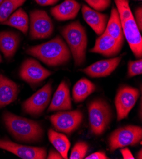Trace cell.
<instances>
[{
  "mask_svg": "<svg viewBox=\"0 0 142 159\" xmlns=\"http://www.w3.org/2000/svg\"><path fill=\"white\" fill-rule=\"evenodd\" d=\"M35 2L38 5L45 7V6H51L56 4L59 0H35Z\"/></svg>",
  "mask_w": 142,
  "mask_h": 159,
  "instance_id": "30",
  "label": "cell"
},
{
  "mask_svg": "<svg viewBox=\"0 0 142 159\" xmlns=\"http://www.w3.org/2000/svg\"><path fill=\"white\" fill-rule=\"evenodd\" d=\"M142 129L138 125H129L114 131L108 138L110 150H115L128 146H135L141 142Z\"/></svg>",
  "mask_w": 142,
  "mask_h": 159,
  "instance_id": "6",
  "label": "cell"
},
{
  "mask_svg": "<svg viewBox=\"0 0 142 159\" xmlns=\"http://www.w3.org/2000/svg\"><path fill=\"white\" fill-rule=\"evenodd\" d=\"M142 73V60L138 58L136 60H131L128 63V76L133 77Z\"/></svg>",
  "mask_w": 142,
  "mask_h": 159,
  "instance_id": "26",
  "label": "cell"
},
{
  "mask_svg": "<svg viewBox=\"0 0 142 159\" xmlns=\"http://www.w3.org/2000/svg\"><path fill=\"white\" fill-rule=\"evenodd\" d=\"M82 13L86 22L97 35H101L105 32L108 22V15L101 13L86 5H84L82 7Z\"/></svg>",
  "mask_w": 142,
  "mask_h": 159,
  "instance_id": "15",
  "label": "cell"
},
{
  "mask_svg": "<svg viewBox=\"0 0 142 159\" xmlns=\"http://www.w3.org/2000/svg\"><path fill=\"white\" fill-rule=\"evenodd\" d=\"M89 146L84 141L77 142L74 145L70 156V159H82L84 158L88 151Z\"/></svg>",
  "mask_w": 142,
  "mask_h": 159,
  "instance_id": "25",
  "label": "cell"
},
{
  "mask_svg": "<svg viewBox=\"0 0 142 159\" xmlns=\"http://www.w3.org/2000/svg\"><path fill=\"white\" fill-rule=\"evenodd\" d=\"M52 92V83L49 82L24 102V112L33 116L41 115L51 102Z\"/></svg>",
  "mask_w": 142,
  "mask_h": 159,
  "instance_id": "9",
  "label": "cell"
},
{
  "mask_svg": "<svg viewBox=\"0 0 142 159\" xmlns=\"http://www.w3.org/2000/svg\"><path fill=\"white\" fill-rule=\"evenodd\" d=\"M120 153L124 159H134V156L132 155L131 152L128 148L120 149Z\"/></svg>",
  "mask_w": 142,
  "mask_h": 159,
  "instance_id": "31",
  "label": "cell"
},
{
  "mask_svg": "<svg viewBox=\"0 0 142 159\" xmlns=\"http://www.w3.org/2000/svg\"><path fill=\"white\" fill-rule=\"evenodd\" d=\"M139 95V90L131 86H123L119 89L115 98L117 120H122L128 117L135 107Z\"/></svg>",
  "mask_w": 142,
  "mask_h": 159,
  "instance_id": "8",
  "label": "cell"
},
{
  "mask_svg": "<svg viewBox=\"0 0 142 159\" xmlns=\"http://www.w3.org/2000/svg\"><path fill=\"white\" fill-rule=\"evenodd\" d=\"M135 20L140 32L142 30V7H138L135 10Z\"/></svg>",
  "mask_w": 142,
  "mask_h": 159,
  "instance_id": "28",
  "label": "cell"
},
{
  "mask_svg": "<svg viewBox=\"0 0 142 159\" xmlns=\"http://www.w3.org/2000/svg\"><path fill=\"white\" fill-rule=\"evenodd\" d=\"M89 119L91 132L96 136L105 133L111 122L112 112L110 105L103 100L91 102L88 106Z\"/></svg>",
  "mask_w": 142,
  "mask_h": 159,
  "instance_id": "5",
  "label": "cell"
},
{
  "mask_svg": "<svg viewBox=\"0 0 142 159\" xmlns=\"http://www.w3.org/2000/svg\"><path fill=\"white\" fill-rule=\"evenodd\" d=\"M21 41L18 34L11 30L0 32V50L7 58H12L16 53Z\"/></svg>",
  "mask_w": 142,
  "mask_h": 159,
  "instance_id": "19",
  "label": "cell"
},
{
  "mask_svg": "<svg viewBox=\"0 0 142 159\" xmlns=\"http://www.w3.org/2000/svg\"><path fill=\"white\" fill-rule=\"evenodd\" d=\"M27 0H3L0 4V23L6 21L10 16Z\"/></svg>",
  "mask_w": 142,
  "mask_h": 159,
  "instance_id": "24",
  "label": "cell"
},
{
  "mask_svg": "<svg viewBox=\"0 0 142 159\" xmlns=\"http://www.w3.org/2000/svg\"><path fill=\"white\" fill-rule=\"evenodd\" d=\"M138 1H141V0H138Z\"/></svg>",
  "mask_w": 142,
  "mask_h": 159,
  "instance_id": "36",
  "label": "cell"
},
{
  "mask_svg": "<svg viewBox=\"0 0 142 159\" xmlns=\"http://www.w3.org/2000/svg\"><path fill=\"white\" fill-rule=\"evenodd\" d=\"M47 158L48 159H62L63 158L61 154L54 150H51L49 153V155L47 157Z\"/></svg>",
  "mask_w": 142,
  "mask_h": 159,
  "instance_id": "32",
  "label": "cell"
},
{
  "mask_svg": "<svg viewBox=\"0 0 142 159\" xmlns=\"http://www.w3.org/2000/svg\"><path fill=\"white\" fill-rule=\"evenodd\" d=\"M3 120L8 131L19 141L35 143L40 141L43 138L44 131L42 127L35 120L9 112L4 113Z\"/></svg>",
  "mask_w": 142,
  "mask_h": 159,
  "instance_id": "2",
  "label": "cell"
},
{
  "mask_svg": "<svg viewBox=\"0 0 142 159\" xmlns=\"http://www.w3.org/2000/svg\"><path fill=\"white\" fill-rule=\"evenodd\" d=\"M61 34L68 44L75 66L83 65L86 60L88 43L85 28L79 22L75 21L62 27Z\"/></svg>",
  "mask_w": 142,
  "mask_h": 159,
  "instance_id": "4",
  "label": "cell"
},
{
  "mask_svg": "<svg viewBox=\"0 0 142 159\" xmlns=\"http://www.w3.org/2000/svg\"><path fill=\"white\" fill-rule=\"evenodd\" d=\"M86 159H107L108 156L103 152H96L87 156Z\"/></svg>",
  "mask_w": 142,
  "mask_h": 159,
  "instance_id": "29",
  "label": "cell"
},
{
  "mask_svg": "<svg viewBox=\"0 0 142 159\" xmlns=\"http://www.w3.org/2000/svg\"><path fill=\"white\" fill-rule=\"evenodd\" d=\"M84 1L92 9L98 11L105 10L111 4V0H84Z\"/></svg>",
  "mask_w": 142,
  "mask_h": 159,
  "instance_id": "27",
  "label": "cell"
},
{
  "mask_svg": "<svg viewBox=\"0 0 142 159\" xmlns=\"http://www.w3.org/2000/svg\"><path fill=\"white\" fill-rule=\"evenodd\" d=\"M142 150H140L138 152V153H137V155H136V158H140V159H141L142 158Z\"/></svg>",
  "mask_w": 142,
  "mask_h": 159,
  "instance_id": "33",
  "label": "cell"
},
{
  "mask_svg": "<svg viewBox=\"0 0 142 159\" xmlns=\"http://www.w3.org/2000/svg\"><path fill=\"white\" fill-rule=\"evenodd\" d=\"M122 57L98 61L92 65L81 70L92 78L105 77L110 75L118 67Z\"/></svg>",
  "mask_w": 142,
  "mask_h": 159,
  "instance_id": "14",
  "label": "cell"
},
{
  "mask_svg": "<svg viewBox=\"0 0 142 159\" xmlns=\"http://www.w3.org/2000/svg\"><path fill=\"white\" fill-rule=\"evenodd\" d=\"M50 120L57 131L70 134L79 128L83 114L79 110L64 111L51 116Z\"/></svg>",
  "mask_w": 142,
  "mask_h": 159,
  "instance_id": "10",
  "label": "cell"
},
{
  "mask_svg": "<svg viewBox=\"0 0 142 159\" xmlns=\"http://www.w3.org/2000/svg\"><path fill=\"white\" fill-rule=\"evenodd\" d=\"M52 19L45 10H35L30 12V31L31 39H46L54 33Z\"/></svg>",
  "mask_w": 142,
  "mask_h": 159,
  "instance_id": "7",
  "label": "cell"
},
{
  "mask_svg": "<svg viewBox=\"0 0 142 159\" xmlns=\"http://www.w3.org/2000/svg\"><path fill=\"white\" fill-rule=\"evenodd\" d=\"M2 58L1 55H0V63H2Z\"/></svg>",
  "mask_w": 142,
  "mask_h": 159,
  "instance_id": "34",
  "label": "cell"
},
{
  "mask_svg": "<svg viewBox=\"0 0 142 159\" xmlns=\"http://www.w3.org/2000/svg\"><path fill=\"white\" fill-rule=\"evenodd\" d=\"M81 9V5L76 0H65L61 4L54 7L51 13L58 21L74 19Z\"/></svg>",
  "mask_w": 142,
  "mask_h": 159,
  "instance_id": "17",
  "label": "cell"
},
{
  "mask_svg": "<svg viewBox=\"0 0 142 159\" xmlns=\"http://www.w3.org/2000/svg\"><path fill=\"white\" fill-rule=\"evenodd\" d=\"M118 10L124 38L137 58L142 57V38L135 20L128 0H114Z\"/></svg>",
  "mask_w": 142,
  "mask_h": 159,
  "instance_id": "3",
  "label": "cell"
},
{
  "mask_svg": "<svg viewBox=\"0 0 142 159\" xmlns=\"http://www.w3.org/2000/svg\"><path fill=\"white\" fill-rule=\"evenodd\" d=\"M48 136L49 141L62 158H68V154L70 148V142L67 136L52 129L49 130Z\"/></svg>",
  "mask_w": 142,
  "mask_h": 159,
  "instance_id": "23",
  "label": "cell"
},
{
  "mask_svg": "<svg viewBox=\"0 0 142 159\" xmlns=\"http://www.w3.org/2000/svg\"><path fill=\"white\" fill-rule=\"evenodd\" d=\"M26 52L50 67L65 65L71 58L68 45L59 36L46 43L29 47Z\"/></svg>",
  "mask_w": 142,
  "mask_h": 159,
  "instance_id": "1",
  "label": "cell"
},
{
  "mask_svg": "<svg viewBox=\"0 0 142 159\" xmlns=\"http://www.w3.org/2000/svg\"><path fill=\"white\" fill-rule=\"evenodd\" d=\"M3 1V0H0V4H1V3Z\"/></svg>",
  "mask_w": 142,
  "mask_h": 159,
  "instance_id": "35",
  "label": "cell"
},
{
  "mask_svg": "<svg viewBox=\"0 0 142 159\" xmlns=\"http://www.w3.org/2000/svg\"><path fill=\"white\" fill-rule=\"evenodd\" d=\"M18 85L6 76L0 74V108L12 103L17 99Z\"/></svg>",
  "mask_w": 142,
  "mask_h": 159,
  "instance_id": "18",
  "label": "cell"
},
{
  "mask_svg": "<svg viewBox=\"0 0 142 159\" xmlns=\"http://www.w3.org/2000/svg\"><path fill=\"white\" fill-rule=\"evenodd\" d=\"M96 89V86L89 79L83 78L78 81L73 88V98L75 103L86 100Z\"/></svg>",
  "mask_w": 142,
  "mask_h": 159,
  "instance_id": "21",
  "label": "cell"
},
{
  "mask_svg": "<svg viewBox=\"0 0 142 159\" xmlns=\"http://www.w3.org/2000/svg\"><path fill=\"white\" fill-rule=\"evenodd\" d=\"M52 74L51 72L44 68L35 59H26L21 67L19 75L25 82L30 84L39 83Z\"/></svg>",
  "mask_w": 142,
  "mask_h": 159,
  "instance_id": "11",
  "label": "cell"
},
{
  "mask_svg": "<svg viewBox=\"0 0 142 159\" xmlns=\"http://www.w3.org/2000/svg\"><path fill=\"white\" fill-rule=\"evenodd\" d=\"M29 22L27 14L21 8L15 11L6 21L2 24L16 28L24 34H26L29 29Z\"/></svg>",
  "mask_w": 142,
  "mask_h": 159,
  "instance_id": "22",
  "label": "cell"
},
{
  "mask_svg": "<svg viewBox=\"0 0 142 159\" xmlns=\"http://www.w3.org/2000/svg\"><path fill=\"white\" fill-rule=\"evenodd\" d=\"M123 44L124 43L116 40L104 32L96 39L95 45L90 50V52L101 54L106 57H112L120 53Z\"/></svg>",
  "mask_w": 142,
  "mask_h": 159,
  "instance_id": "13",
  "label": "cell"
},
{
  "mask_svg": "<svg viewBox=\"0 0 142 159\" xmlns=\"http://www.w3.org/2000/svg\"><path fill=\"white\" fill-rule=\"evenodd\" d=\"M71 108V99L68 85L65 81H62L54 94L48 112L70 110Z\"/></svg>",
  "mask_w": 142,
  "mask_h": 159,
  "instance_id": "16",
  "label": "cell"
},
{
  "mask_svg": "<svg viewBox=\"0 0 142 159\" xmlns=\"http://www.w3.org/2000/svg\"><path fill=\"white\" fill-rule=\"evenodd\" d=\"M105 33L116 40L124 43V36L119 14L116 8L113 7L112 9L111 14H110V17L107 22Z\"/></svg>",
  "mask_w": 142,
  "mask_h": 159,
  "instance_id": "20",
  "label": "cell"
},
{
  "mask_svg": "<svg viewBox=\"0 0 142 159\" xmlns=\"http://www.w3.org/2000/svg\"><path fill=\"white\" fill-rule=\"evenodd\" d=\"M0 148L24 159H44L47 157V151L43 147L21 145L5 139H0Z\"/></svg>",
  "mask_w": 142,
  "mask_h": 159,
  "instance_id": "12",
  "label": "cell"
}]
</instances>
